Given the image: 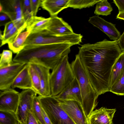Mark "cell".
Returning <instances> with one entry per match:
<instances>
[{
  "instance_id": "obj_1",
  "label": "cell",
  "mask_w": 124,
  "mask_h": 124,
  "mask_svg": "<svg viewBox=\"0 0 124 124\" xmlns=\"http://www.w3.org/2000/svg\"><path fill=\"white\" fill-rule=\"evenodd\" d=\"M79 56L90 81L99 95L110 91L113 66L122 52L117 40L105 39L78 47Z\"/></svg>"
},
{
  "instance_id": "obj_2",
  "label": "cell",
  "mask_w": 124,
  "mask_h": 124,
  "mask_svg": "<svg viewBox=\"0 0 124 124\" xmlns=\"http://www.w3.org/2000/svg\"><path fill=\"white\" fill-rule=\"evenodd\" d=\"M73 45L69 43L27 46L16 54L15 62L41 65L52 70L70 53Z\"/></svg>"
},
{
  "instance_id": "obj_3",
  "label": "cell",
  "mask_w": 124,
  "mask_h": 124,
  "mask_svg": "<svg viewBox=\"0 0 124 124\" xmlns=\"http://www.w3.org/2000/svg\"><path fill=\"white\" fill-rule=\"evenodd\" d=\"M75 78L80 89L82 99V105L88 118L98 104L99 96L93 86L81 60L78 54L71 64Z\"/></svg>"
},
{
  "instance_id": "obj_4",
  "label": "cell",
  "mask_w": 124,
  "mask_h": 124,
  "mask_svg": "<svg viewBox=\"0 0 124 124\" xmlns=\"http://www.w3.org/2000/svg\"><path fill=\"white\" fill-rule=\"evenodd\" d=\"M75 77L68 55L64 56L52 70L50 73L51 96L59 94L74 79Z\"/></svg>"
},
{
  "instance_id": "obj_5",
  "label": "cell",
  "mask_w": 124,
  "mask_h": 124,
  "mask_svg": "<svg viewBox=\"0 0 124 124\" xmlns=\"http://www.w3.org/2000/svg\"><path fill=\"white\" fill-rule=\"evenodd\" d=\"M83 36L73 33L62 36L54 35L47 29L30 33L24 43L26 46L48 45L60 43H69L73 45H79L82 42Z\"/></svg>"
},
{
  "instance_id": "obj_6",
  "label": "cell",
  "mask_w": 124,
  "mask_h": 124,
  "mask_svg": "<svg viewBox=\"0 0 124 124\" xmlns=\"http://www.w3.org/2000/svg\"><path fill=\"white\" fill-rule=\"evenodd\" d=\"M41 106L52 124H75L54 96H38Z\"/></svg>"
},
{
  "instance_id": "obj_7",
  "label": "cell",
  "mask_w": 124,
  "mask_h": 124,
  "mask_svg": "<svg viewBox=\"0 0 124 124\" xmlns=\"http://www.w3.org/2000/svg\"><path fill=\"white\" fill-rule=\"evenodd\" d=\"M58 100L60 106L75 124H88V118L80 103L73 101Z\"/></svg>"
},
{
  "instance_id": "obj_8",
  "label": "cell",
  "mask_w": 124,
  "mask_h": 124,
  "mask_svg": "<svg viewBox=\"0 0 124 124\" xmlns=\"http://www.w3.org/2000/svg\"><path fill=\"white\" fill-rule=\"evenodd\" d=\"M26 64L13 62L9 65L0 68V89L3 91L11 88L15 79Z\"/></svg>"
},
{
  "instance_id": "obj_9",
  "label": "cell",
  "mask_w": 124,
  "mask_h": 124,
  "mask_svg": "<svg viewBox=\"0 0 124 124\" xmlns=\"http://www.w3.org/2000/svg\"><path fill=\"white\" fill-rule=\"evenodd\" d=\"M37 94L31 89L23 90L20 93L16 114L20 122L25 124L28 114L32 110L33 98Z\"/></svg>"
},
{
  "instance_id": "obj_10",
  "label": "cell",
  "mask_w": 124,
  "mask_h": 124,
  "mask_svg": "<svg viewBox=\"0 0 124 124\" xmlns=\"http://www.w3.org/2000/svg\"><path fill=\"white\" fill-rule=\"evenodd\" d=\"M0 2L3 8L2 12L6 14L15 25H23L26 23L23 16L21 0H0Z\"/></svg>"
},
{
  "instance_id": "obj_11",
  "label": "cell",
  "mask_w": 124,
  "mask_h": 124,
  "mask_svg": "<svg viewBox=\"0 0 124 124\" xmlns=\"http://www.w3.org/2000/svg\"><path fill=\"white\" fill-rule=\"evenodd\" d=\"M20 93L11 88L0 93V110L16 113Z\"/></svg>"
},
{
  "instance_id": "obj_12",
  "label": "cell",
  "mask_w": 124,
  "mask_h": 124,
  "mask_svg": "<svg viewBox=\"0 0 124 124\" xmlns=\"http://www.w3.org/2000/svg\"><path fill=\"white\" fill-rule=\"evenodd\" d=\"M88 21L105 34L110 39L117 40L121 36L120 33L116 28L115 24L98 16L90 17Z\"/></svg>"
},
{
  "instance_id": "obj_13",
  "label": "cell",
  "mask_w": 124,
  "mask_h": 124,
  "mask_svg": "<svg viewBox=\"0 0 124 124\" xmlns=\"http://www.w3.org/2000/svg\"><path fill=\"white\" fill-rule=\"evenodd\" d=\"M115 108L102 107L93 110L88 117V124H113V119Z\"/></svg>"
},
{
  "instance_id": "obj_14",
  "label": "cell",
  "mask_w": 124,
  "mask_h": 124,
  "mask_svg": "<svg viewBox=\"0 0 124 124\" xmlns=\"http://www.w3.org/2000/svg\"><path fill=\"white\" fill-rule=\"evenodd\" d=\"M54 97L58 100L75 101L82 104V99L80 89L78 82L75 78L59 94Z\"/></svg>"
},
{
  "instance_id": "obj_15",
  "label": "cell",
  "mask_w": 124,
  "mask_h": 124,
  "mask_svg": "<svg viewBox=\"0 0 124 124\" xmlns=\"http://www.w3.org/2000/svg\"><path fill=\"white\" fill-rule=\"evenodd\" d=\"M46 29L52 34L57 36L66 35L74 33L71 26L62 18L57 16L51 17Z\"/></svg>"
},
{
  "instance_id": "obj_16",
  "label": "cell",
  "mask_w": 124,
  "mask_h": 124,
  "mask_svg": "<svg viewBox=\"0 0 124 124\" xmlns=\"http://www.w3.org/2000/svg\"><path fill=\"white\" fill-rule=\"evenodd\" d=\"M38 73L40 83V90L39 96H51L50 85V69L40 65L31 64Z\"/></svg>"
},
{
  "instance_id": "obj_17",
  "label": "cell",
  "mask_w": 124,
  "mask_h": 124,
  "mask_svg": "<svg viewBox=\"0 0 124 124\" xmlns=\"http://www.w3.org/2000/svg\"><path fill=\"white\" fill-rule=\"evenodd\" d=\"M29 67V64H26L15 79L12 85V88H18L23 90H33Z\"/></svg>"
},
{
  "instance_id": "obj_18",
  "label": "cell",
  "mask_w": 124,
  "mask_h": 124,
  "mask_svg": "<svg viewBox=\"0 0 124 124\" xmlns=\"http://www.w3.org/2000/svg\"><path fill=\"white\" fill-rule=\"evenodd\" d=\"M69 0H41V6L48 11L51 17L57 16L63 9L67 8Z\"/></svg>"
},
{
  "instance_id": "obj_19",
  "label": "cell",
  "mask_w": 124,
  "mask_h": 124,
  "mask_svg": "<svg viewBox=\"0 0 124 124\" xmlns=\"http://www.w3.org/2000/svg\"><path fill=\"white\" fill-rule=\"evenodd\" d=\"M50 19L51 17L46 18L41 16H33L27 23L26 30L32 33L46 29Z\"/></svg>"
},
{
  "instance_id": "obj_20",
  "label": "cell",
  "mask_w": 124,
  "mask_h": 124,
  "mask_svg": "<svg viewBox=\"0 0 124 124\" xmlns=\"http://www.w3.org/2000/svg\"><path fill=\"white\" fill-rule=\"evenodd\" d=\"M124 71V52L118 57L112 68L109 82L110 89Z\"/></svg>"
},
{
  "instance_id": "obj_21",
  "label": "cell",
  "mask_w": 124,
  "mask_h": 124,
  "mask_svg": "<svg viewBox=\"0 0 124 124\" xmlns=\"http://www.w3.org/2000/svg\"><path fill=\"white\" fill-rule=\"evenodd\" d=\"M30 33V32L27 30L20 33L14 41L8 44L10 50L16 54L22 50L24 47V43Z\"/></svg>"
},
{
  "instance_id": "obj_22",
  "label": "cell",
  "mask_w": 124,
  "mask_h": 124,
  "mask_svg": "<svg viewBox=\"0 0 124 124\" xmlns=\"http://www.w3.org/2000/svg\"><path fill=\"white\" fill-rule=\"evenodd\" d=\"M26 26H20L15 25L13 29L6 34L1 40L0 47L7 44L11 43L17 38L19 34L23 31Z\"/></svg>"
},
{
  "instance_id": "obj_23",
  "label": "cell",
  "mask_w": 124,
  "mask_h": 124,
  "mask_svg": "<svg viewBox=\"0 0 124 124\" xmlns=\"http://www.w3.org/2000/svg\"><path fill=\"white\" fill-rule=\"evenodd\" d=\"M113 8L107 0H100L96 4L94 14L98 15L107 16L110 15Z\"/></svg>"
},
{
  "instance_id": "obj_24",
  "label": "cell",
  "mask_w": 124,
  "mask_h": 124,
  "mask_svg": "<svg viewBox=\"0 0 124 124\" xmlns=\"http://www.w3.org/2000/svg\"><path fill=\"white\" fill-rule=\"evenodd\" d=\"M20 122L16 113L0 110V124H19Z\"/></svg>"
},
{
  "instance_id": "obj_25",
  "label": "cell",
  "mask_w": 124,
  "mask_h": 124,
  "mask_svg": "<svg viewBox=\"0 0 124 124\" xmlns=\"http://www.w3.org/2000/svg\"><path fill=\"white\" fill-rule=\"evenodd\" d=\"M100 0H69L68 8L79 9L93 6Z\"/></svg>"
},
{
  "instance_id": "obj_26",
  "label": "cell",
  "mask_w": 124,
  "mask_h": 124,
  "mask_svg": "<svg viewBox=\"0 0 124 124\" xmlns=\"http://www.w3.org/2000/svg\"><path fill=\"white\" fill-rule=\"evenodd\" d=\"M32 110L34 116L39 124H46L43 118L41 105L38 96L33 99Z\"/></svg>"
},
{
  "instance_id": "obj_27",
  "label": "cell",
  "mask_w": 124,
  "mask_h": 124,
  "mask_svg": "<svg viewBox=\"0 0 124 124\" xmlns=\"http://www.w3.org/2000/svg\"><path fill=\"white\" fill-rule=\"evenodd\" d=\"M29 64V71L31 79L33 90L39 94L40 90V83L39 75L32 65Z\"/></svg>"
},
{
  "instance_id": "obj_28",
  "label": "cell",
  "mask_w": 124,
  "mask_h": 124,
  "mask_svg": "<svg viewBox=\"0 0 124 124\" xmlns=\"http://www.w3.org/2000/svg\"><path fill=\"white\" fill-rule=\"evenodd\" d=\"M109 92L117 95L124 96V71L110 87Z\"/></svg>"
},
{
  "instance_id": "obj_29",
  "label": "cell",
  "mask_w": 124,
  "mask_h": 124,
  "mask_svg": "<svg viewBox=\"0 0 124 124\" xmlns=\"http://www.w3.org/2000/svg\"><path fill=\"white\" fill-rule=\"evenodd\" d=\"M0 56V68L8 66L13 62V52L10 50H3Z\"/></svg>"
},
{
  "instance_id": "obj_30",
  "label": "cell",
  "mask_w": 124,
  "mask_h": 124,
  "mask_svg": "<svg viewBox=\"0 0 124 124\" xmlns=\"http://www.w3.org/2000/svg\"><path fill=\"white\" fill-rule=\"evenodd\" d=\"M22 9L24 21L27 24L33 17L30 0H21Z\"/></svg>"
},
{
  "instance_id": "obj_31",
  "label": "cell",
  "mask_w": 124,
  "mask_h": 124,
  "mask_svg": "<svg viewBox=\"0 0 124 124\" xmlns=\"http://www.w3.org/2000/svg\"><path fill=\"white\" fill-rule=\"evenodd\" d=\"M31 7L33 16H36L39 7L41 6V0H30Z\"/></svg>"
},
{
  "instance_id": "obj_32",
  "label": "cell",
  "mask_w": 124,
  "mask_h": 124,
  "mask_svg": "<svg viewBox=\"0 0 124 124\" xmlns=\"http://www.w3.org/2000/svg\"><path fill=\"white\" fill-rule=\"evenodd\" d=\"M24 124H39L34 116L32 110L29 113L26 123Z\"/></svg>"
},
{
  "instance_id": "obj_33",
  "label": "cell",
  "mask_w": 124,
  "mask_h": 124,
  "mask_svg": "<svg viewBox=\"0 0 124 124\" xmlns=\"http://www.w3.org/2000/svg\"><path fill=\"white\" fill-rule=\"evenodd\" d=\"M11 20L9 16L6 13L2 12L0 14V26L5 25Z\"/></svg>"
},
{
  "instance_id": "obj_34",
  "label": "cell",
  "mask_w": 124,
  "mask_h": 124,
  "mask_svg": "<svg viewBox=\"0 0 124 124\" xmlns=\"http://www.w3.org/2000/svg\"><path fill=\"white\" fill-rule=\"evenodd\" d=\"M15 25V23L12 21L8 22L5 25L3 34V38L5 35L11 30Z\"/></svg>"
},
{
  "instance_id": "obj_35",
  "label": "cell",
  "mask_w": 124,
  "mask_h": 124,
  "mask_svg": "<svg viewBox=\"0 0 124 124\" xmlns=\"http://www.w3.org/2000/svg\"><path fill=\"white\" fill-rule=\"evenodd\" d=\"M113 1L118 8V13L124 12V0H113Z\"/></svg>"
},
{
  "instance_id": "obj_36",
  "label": "cell",
  "mask_w": 124,
  "mask_h": 124,
  "mask_svg": "<svg viewBox=\"0 0 124 124\" xmlns=\"http://www.w3.org/2000/svg\"><path fill=\"white\" fill-rule=\"evenodd\" d=\"M117 41L122 52H124V31Z\"/></svg>"
},
{
  "instance_id": "obj_37",
  "label": "cell",
  "mask_w": 124,
  "mask_h": 124,
  "mask_svg": "<svg viewBox=\"0 0 124 124\" xmlns=\"http://www.w3.org/2000/svg\"><path fill=\"white\" fill-rule=\"evenodd\" d=\"M41 110L44 120L46 124H52L49 118L42 107Z\"/></svg>"
},
{
  "instance_id": "obj_38",
  "label": "cell",
  "mask_w": 124,
  "mask_h": 124,
  "mask_svg": "<svg viewBox=\"0 0 124 124\" xmlns=\"http://www.w3.org/2000/svg\"><path fill=\"white\" fill-rule=\"evenodd\" d=\"M116 18L124 20V12L118 13Z\"/></svg>"
},
{
  "instance_id": "obj_39",
  "label": "cell",
  "mask_w": 124,
  "mask_h": 124,
  "mask_svg": "<svg viewBox=\"0 0 124 124\" xmlns=\"http://www.w3.org/2000/svg\"><path fill=\"white\" fill-rule=\"evenodd\" d=\"M19 124H23V123H22L20 122Z\"/></svg>"
}]
</instances>
